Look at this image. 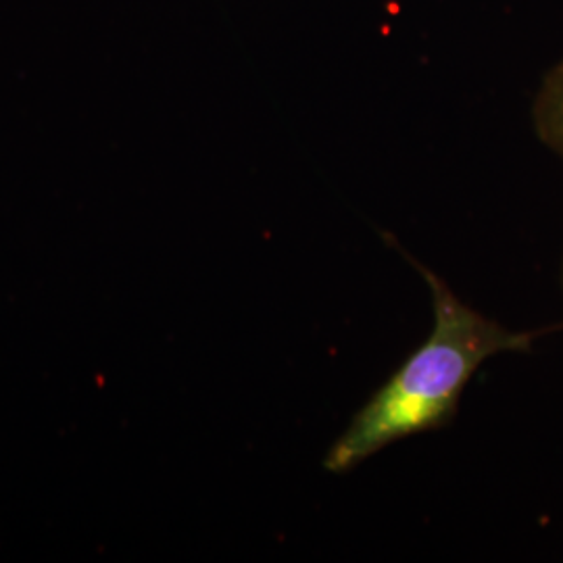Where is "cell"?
I'll use <instances>...</instances> for the list:
<instances>
[{
	"mask_svg": "<svg viewBox=\"0 0 563 563\" xmlns=\"http://www.w3.org/2000/svg\"><path fill=\"white\" fill-rule=\"evenodd\" d=\"M407 260L430 286L432 332L330 446L323 467L332 474L355 470L397 441L449 426L457 416L463 390L484 362L504 353H528L537 339L558 330L514 332L465 305L439 274L409 255Z\"/></svg>",
	"mask_w": 563,
	"mask_h": 563,
	"instance_id": "1",
	"label": "cell"
},
{
	"mask_svg": "<svg viewBox=\"0 0 563 563\" xmlns=\"http://www.w3.org/2000/svg\"><path fill=\"white\" fill-rule=\"evenodd\" d=\"M534 128L539 139L563 159V60L549 71L537 95Z\"/></svg>",
	"mask_w": 563,
	"mask_h": 563,
	"instance_id": "2",
	"label": "cell"
}]
</instances>
